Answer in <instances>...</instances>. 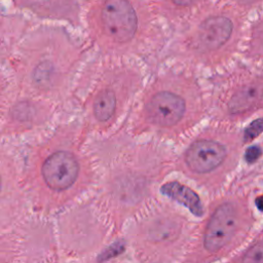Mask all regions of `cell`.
Segmentation results:
<instances>
[{
	"label": "cell",
	"mask_w": 263,
	"mask_h": 263,
	"mask_svg": "<svg viewBox=\"0 0 263 263\" xmlns=\"http://www.w3.org/2000/svg\"><path fill=\"white\" fill-rule=\"evenodd\" d=\"M102 23L114 41L127 43L134 37L138 20L128 0H107L102 8Z\"/></svg>",
	"instance_id": "obj_1"
},
{
	"label": "cell",
	"mask_w": 263,
	"mask_h": 263,
	"mask_svg": "<svg viewBox=\"0 0 263 263\" xmlns=\"http://www.w3.org/2000/svg\"><path fill=\"white\" fill-rule=\"evenodd\" d=\"M236 212L231 204L219 206L210 218L205 233V247L209 252H218L225 247L234 234Z\"/></svg>",
	"instance_id": "obj_2"
},
{
	"label": "cell",
	"mask_w": 263,
	"mask_h": 263,
	"mask_svg": "<svg viewBox=\"0 0 263 263\" xmlns=\"http://www.w3.org/2000/svg\"><path fill=\"white\" fill-rule=\"evenodd\" d=\"M80 166L75 157L65 151H59L47 157L42 173L47 186L54 190H65L75 182Z\"/></svg>",
	"instance_id": "obj_3"
},
{
	"label": "cell",
	"mask_w": 263,
	"mask_h": 263,
	"mask_svg": "<svg viewBox=\"0 0 263 263\" xmlns=\"http://www.w3.org/2000/svg\"><path fill=\"white\" fill-rule=\"evenodd\" d=\"M226 157V149L222 144L201 140L193 143L188 148L185 161L188 168L194 173H209L218 168Z\"/></svg>",
	"instance_id": "obj_4"
},
{
	"label": "cell",
	"mask_w": 263,
	"mask_h": 263,
	"mask_svg": "<svg viewBox=\"0 0 263 263\" xmlns=\"http://www.w3.org/2000/svg\"><path fill=\"white\" fill-rule=\"evenodd\" d=\"M185 112L184 100L169 91L156 94L148 104L147 113L150 121L162 127L176 125Z\"/></svg>",
	"instance_id": "obj_5"
},
{
	"label": "cell",
	"mask_w": 263,
	"mask_h": 263,
	"mask_svg": "<svg viewBox=\"0 0 263 263\" xmlns=\"http://www.w3.org/2000/svg\"><path fill=\"white\" fill-rule=\"evenodd\" d=\"M232 29L233 25L229 19L224 17L210 18L201 26L200 42L206 48H218L228 41Z\"/></svg>",
	"instance_id": "obj_6"
},
{
	"label": "cell",
	"mask_w": 263,
	"mask_h": 263,
	"mask_svg": "<svg viewBox=\"0 0 263 263\" xmlns=\"http://www.w3.org/2000/svg\"><path fill=\"white\" fill-rule=\"evenodd\" d=\"M162 192L187 207L193 215L202 216L204 214V208L199 195L185 185L178 182H170L162 187Z\"/></svg>",
	"instance_id": "obj_7"
},
{
	"label": "cell",
	"mask_w": 263,
	"mask_h": 263,
	"mask_svg": "<svg viewBox=\"0 0 263 263\" xmlns=\"http://www.w3.org/2000/svg\"><path fill=\"white\" fill-rule=\"evenodd\" d=\"M262 93L259 88L248 87L242 89L239 94H236L231 103L230 109L232 112H244L252 108L254 105H257L260 101Z\"/></svg>",
	"instance_id": "obj_8"
},
{
	"label": "cell",
	"mask_w": 263,
	"mask_h": 263,
	"mask_svg": "<svg viewBox=\"0 0 263 263\" xmlns=\"http://www.w3.org/2000/svg\"><path fill=\"white\" fill-rule=\"evenodd\" d=\"M116 106L115 95L112 90L105 89L99 94L94 104V112L97 120L106 122L113 115Z\"/></svg>",
	"instance_id": "obj_9"
},
{
	"label": "cell",
	"mask_w": 263,
	"mask_h": 263,
	"mask_svg": "<svg viewBox=\"0 0 263 263\" xmlns=\"http://www.w3.org/2000/svg\"><path fill=\"white\" fill-rule=\"evenodd\" d=\"M244 263H263V242L248 250L244 257Z\"/></svg>",
	"instance_id": "obj_10"
},
{
	"label": "cell",
	"mask_w": 263,
	"mask_h": 263,
	"mask_svg": "<svg viewBox=\"0 0 263 263\" xmlns=\"http://www.w3.org/2000/svg\"><path fill=\"white\" fill-rule=\"evenodd\" d=\"M263 132V118H258L250 124L245 130L244 139L246 142L256 139Z\"/></svg>",
	"instance_id": "obj_11"
},
{
	"label": "cell",
	"mask_w": 263,
	"mask_h": 263,
	"mask_svg": "<svg viewBox=\"0 0 263 263\" xmlns=\"http://www.w3.org/2000/svg\"><path fill=\"white\" fill-rule=\"evenodd\" d=\"M261 154H262V150L259 146H251L246 150L245 159H246L247 163L253 164L259 160V157L261 156Z\"/></svg>",
	"instance_id": "obj_12"
},
{
	"label": "cell",
	"mask_w": 263,
	"mask_h": 263,
	"mask_svg": "<svg viewBox=\"0 0 263 263\" xmlns=\"http://www.w3.org/2000/svg\"><path fill=\"white\" fill-rule=\"evenodd\" d=\"M196 0H173V2L177 5H189V4H192L193 2H195Z\"/></svg>",
	"instance_id": "obj_13"
},
{
	"label": "cell",
	"mask_w": 263,
	"mask_h": 263,
	"mask_svg": "<svg viewBox=\"0 0 263 263\" xmlns=\"http://www.w3.org/2000/svg\"><path fill=\"white\" fill-rule=\"evenodd\" d=\"M255 204H256V206H257L259 211L263 212V195L257 197L256 201H255Z\"/></svg>",
	"instance_id": "obj_14"
}]
</instances>
